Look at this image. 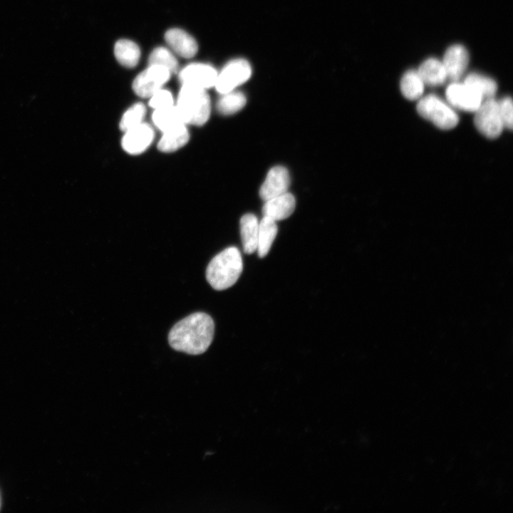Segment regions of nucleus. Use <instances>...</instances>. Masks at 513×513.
<instances>
[{"instance_id":"nucleus-27","label":"nucleus","mask_w":513,"mask_h":513,"mask_svg":"<svg viewBox=\"0 0 513 513\" xmlns=\"http://www.w3.org/2000/svg\"><path fill=\"white\" fill-rule=\"evenodd\" d=\"M499 110L504 128L509 130L513 127V105L510 97H505L498 101Z\"/></svg>"},{"instance_id":"nucleus-3","label":"nucleus","mask_w":513,"mask_h":513,"mask_svg":"<svg viewBox=\"0 0 513 513\" xmlns=\"http://www.w3.org/2000/svg\"><path fill=\"white\" fill-rule=\"evenodd\" d=\"M175 106L186 125H202L209 118L210 98L205 89L182 85Z\"/></svg>"},{"instance_id":"nucleus-19","label":"nucleus","mask_w":513,"mask_h":513,"mask_svg":"<svg viewBox=\"0 0 513 513\" xmlns=\"http://www.w3.org/2000/svg\"><path fill=\"white\" fill-rule=\"evenodd\" d=\"M114 53L118 61L128 68L135 67L140 56L138 46L128 39H120L115 43Z\"/></svg>"},{"instance_id":"nucleus-24","label":"nucleus","mask_w":513,"mask_h":513,"mask_svg":"<svg viewBox=\"0 0 513 513\" xmlns=\"http://www.w3.org/2000/svg\"><path fill=\"white\" fill-rule=\"evenodd\" d=\"M146 108L142 103H135L130 107L123 115L120 128L123 131L130 130L142 123Z\"/></svg>"},{"instance_id":"nucleus-8","label":"nucleus","mask_w":513,"mask_h":513,"mask_svg":"<svg viewBox=\"0 0 513 513\" xmlns=\"http://www.w3.org/2000/svg\"><path fill=\"white\" fill-rule=\"evenodd\" d=\"M445 95L452 107L467 112H475L483 101L482 95L465 83L453 82L446 88Z\"/></svg>"},{"instance_id":"nucleus-7","label":"nucleus","mask_w":513,"mask_h":513,"mask_svg":"<svg viewBox=\"0 0 513 513\" xmlns=\"http://www.w3.org/2000/svg\"><path fill=\"white\" fill-rule=\"evenodd\" d=\"M171 72L159 65H149L134 79L133 89L140 97L150 98L170 79Z\"/></svg>"},{"instance_id":"nucleus-17","label":"nucleus","mask_w":513,"mask_h":513,"mask_svg":"<svg viewBox=\"0 0 513 513\" xmlns=\"http://www.w3.org/2000/svg\"><path fill=\"white\" fill-rule=\"evenodd\" d=\"M425 84L435 86L443 84L447 78L442 61L430 58L423 61L418 71Z\"/></svg>"},{"instance_id":"nucleus-26","label":"nucleus","mask_w":513,"mask_h":513,"mask_svg":"<svg viewBox=\"0 0 513 513\" xmlns=\"http://www.w3.org/2000/svg\"><path fill=\"white\" fill-rule=\"evenodd\" d=\"M174 103L172 93L165 89L160 88L155 92L150 97L149 105L154 110L171 106Z\"/></svg>"},{"instance_id":"nucleus-11","label":"nucleus","mask_w":513,"mask_h":513,"mask_svg":"<svg viewBox=\"0 0 513 513\" xmlns=\"http://www.w3.org/2000/svg\"><path fill=\"white\" fill-rule=\"evenodd\" d=\"M290 184L289 174L283 166H275L268 172L259 190L261 198L265 201L287 192Z\"/></svg>"},{"instance_id":"nucleus-9","label":"nucleus","mask_w":513,"mask_h":513,"mask_svg":"<svg viewBox=\"0 0 513 513\" xmlns=\"http://www.w3.org/2000/svg\"><path fill=\"white\" fill-rule=\"evenodd\" d=\"M218 73L210 65L191 63L183 68L179 73L182 85H190L203 89L214 86Z\"/></svg>"},{"instance_id":"nucleus-15","label":"nucleus","mask_w":513,"mask_h":513,"mask_svg":"<svg viewBox=\"0 0 513 513\" xmlns=\"http://www.w3.org/2000/svg\"><path fill=\"white\" fill-rule=\"evenodd\" d=\"M189 138L186 124L181 123L162 132L157 147L164 152H174L183 147Z\"/></svg>"},{"instance_id":"nucleus-23","label":"nucleus","mask_w":513,"mask_h":513,"mask_svg":"<svg viewBox=\"0 0 513 513\" xmlns=\"http://www.w3.org/2000/svg\"><path fill=\"white\" fill-rule=\"evenodd\" d=\"M484 98H493L497 90V83L491 78L477 73L467 75L464 81Z\"/></svg>"},{"instance_id":"nucleus-12","label":"nucleus","mask_w":513,"mask_h":513,"mask_svg":"<svg viewBox=\"0 0 513 513\" xmlns=\"http://www.w3.org/2000/svg\"><path fill=\"white\" fill-rule=\"evenodd\" d=\"M468 61L467 49L462 45L455 44L446 50L442 62L447 78L456 81L463 75Z\"/></svg>"},{"instance_id":"nucleus-13","label":"nucleus","mask_w":513,"mask_h":513,"mask_svg":"<svg viewBox=\"0 0 513 513\" xmlns=\"http://www.w3.org/2000/svg\"><path fill=\"white\" fill-rule=\"evenodd\" d=\"M295 207L296 200L294 195L286 192L266 200L262 208V212L264 216L279 221L289 217L294 212Z\"/></svg>"},{"instance_id":"nucleus-22","label":"nucleus","mask_w":513,"mask_h":513,"mask_svg":"<svg viewBox=\"0 0 513 513\" xmlns=\"http://www.w3.org/2000/svg\"><path fill=\"white\" fill-rule=\"evenodd\" d=\"M152 120L155 127L160 130H165L183 123L179 115L176 106H171L155 109L152 115Z\"/></svg>"},{"instance_id":"nucleus-14","label":"nucleus","mask_w":513,"mask_h":513,"mask_svg":"<svg viewBox=\"0 0 513 513\" xmlns=\"http://www.w3.org/2000/svg\"><path fill=\"white\" fill-rule=\"evenodd\" d=\"M165 38L168 46L182 57L192 58L197 52L196 41L183 30L171 28L165 33Z\"/></svg>"},{"instance_id":"nucleus-21","label":"nucleus","mask_w":513,"mask_h":513,"mask_svg":"<svg viewBox=\"0 0 513 513\" xmlns=\"http://www.w3.org/2000/svg\"><path fill=\"white\" fill-rule=\"evenodd\" d=\"M217 103V109L222 115L234 114L244 108L247 99L240 91L232 90L222 94Z\"/></svg>"},{"instance_id":"nucleus-2","label":"nucleus","mask_w":513,"mask_h":513,"mask_svg":"<svg viewBox=\"0 0 513 513\" xmlns=\"http://www.w3.org/2000/svg\"><path fill=\"white\" fill-rule=\"evenodd\" d=\"M243 269L241 253L235 247H229L209 263L206 278L215 290H224L234 285L241 275Z\"/></svg>"},{"instance_id":"nucleus-1","label":"nucleus","mask_w":513,"mask_h":513,"mask_svg":"<svg viewBox=\"0 0 513 513\" xmlns=\"http://www.w3.org/2000/svg\"><path fill=\"white\" fill-rule=\"evenodd\" d=\"M214 323L207 314L197 312L182 319L170 330L168 341L177 351L191 355L205 352L212 343Z\"/></svg>"},{"instance_id":"nucleus-20","label":"nucleus","mask_w":513,"mask_h":513,"mask_svg":"<svg viewBox=\"0 0 513 513\" xmlns=\"http://www.w3.org/2000/svg\"><path fill=\"white\" fill-rule=\"evenodd\" d=\"M425 83L418 71L410 70L403 76L400 87L402 94L410 100L421 98L424 91Z\"/></svg>"},{"instance_id":"nucleus-5","label":"nucleus","mask_w":513,"mask_h":513,"mask_svg":"<svg viewBox=\"0 0 513 513\" xmlns=\"http://www.w3.org/2000/svg\"><path fill=\"white\" fill-rule=\"evenodd\" d=\"M474 113V123L480 133L490 139L500 135L504 127L497 100L493 98H486Z\"/></svg>"},{"instance_id":"nucleus-4","label":"nucleus","mask_w":513,"mask_h":513,"mask_svg":"<svg viewBox=\"0 0 513 513\" xmlns=\"http://www.w3.org/2000/svg\"><path fill=\"white\" fill-rule=\"evenodd\" d=\"M417 110L423 118L442 130L452 129L459 122V117L453 108L435 94L420 98Z\"/></svg>"},{"instance_id":"nucleus-10","label":"nucleus","mask_w":513,"mask_h":513,"mask_svg":"<svg viewBox=\"0 0 513 513\" xmlns=\"http://www.w3.org/2000/svg\"><path fill=\"white\" fill-rule=\"evenodd\" d=\"M154 139L152 128L145 123L125 131L121 141L122 147L127 152L137 155L144 152Z\"/></svg>"},{"instance_id":"nucleus-25","label":"nucleus","mask_w":513,"mask_h":513,"mask_svg":"<svg viewBox=\"0 0 513 513\" xmlns=\"http://www.w3.org/2000/svg\"><path fill=\"white\" fill-rule=\"evenodd\" d=\"M149 65H159L167 68L170 72H176L178 63L175 56L166 48L157 47L150 53Z\"/></svg>"},{"instance_id":"nucleus-6","label":"nucleus","mask_w":513,"mask_h":513,"mask_svg":"<svg viewBox=\"0 0 513 513\" xmlns=\"http://www.w3.org/2000/svg\"><path fill=\"white\" fill-rule=\"evenodd\" d=\"M251 74L252 68L247 61L243 58L234 59L217 74L214 86L219 93H226L246 82Z\"/></svg>"},{"instance_id":"nucleus-18","label":"nucleus","mask_w":513,"mask_h":513,"mask_svg":"<svg viewBox=\"0 0 513 513\" xmlns=\"http://www.w3.org/2000/svg\"><path fill=\"white\" fill-rule=\"evenodd\" d=\"M278 231L276 221L264 216L259 222L257 253L260 258L264 257L269 252Z\"/></svg>"},{"instance_id":"nucleus-16","label":"nucleus","mask_w":513,"mask_h":513,"mask_svg":"<svg viewBox=\"0 0 513 513\" xmlns=\"http://www.w3.org/2000/svg\"><path fill=\"white\" fill-rule=\"evenodd\" d=\"M259 221L251 213L243 215L240 219V233L243 250L246 254H252L257 249Z\"/></svg>"}]
</instances>
